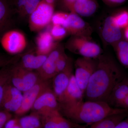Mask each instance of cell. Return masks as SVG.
<instances>
[{
	"mask_svg": "<svg viewBox=\"0 0 128 128\" xmlns=\"http://www.w3.org/2000/svg\"><path fill=\"white\" fill-rule=\"evenodd\" d=\"M14 11L12 0H0V36L9 30Z\"/></svg>",
	"mask_w": 128,
	"mask_h": 128,
	"instance_id": "obj_18",
	"label": "cell"
},
{
	"mask_svg": "<svg viewBox=\"0 0 128 128\" xmlns=\"http://www.w3.org/2000/svg\"><path fill=\"white\" fill-rule=\"evenodd\" d=\"M18 62L11 65V83L23 92L33 86L41 78L36 72L24 68Z\"/></svg>",
	"mask_w": 128,
	"mask_h": 128,
	"instance_id": "obj_4",
	"label": "cell"
},
{
	"mask_svg": "<svg viewBox=\"0 0 128 128\" xmlns=\"http://www.w3.org/2000/svg\"><path fill=\"white\" fill-rule=\"evenodd\" d=\"M36 53L38 55L48 56L58 45L54 41L50 32H41L36 38Z\"/></svg>",
	"mask_w": 128,
	"mask_h": 128,
	"instance_id": "obj_17",
	"label": "cell"
},
{
	"mask_svg": "<svg viewBox=\"0 0 128 128\" xmlns=\"http://www.w3.org/2000/svg\"><path fill=\"white\" fill-rule=\"evenodd\" d=\"M114 128H128V115L119 122Z\"/></svg>",
	"mask_w": 128,
	"mask_h": 128,
	"instance_id": "obj_37",
	"label": "cell"
},
{
	"mask_svg": "<svg viewBox=\"0 0 128 128\" xmlns=\"http://www.w3.org/2000/svg\"><path fill=\"white\" fill-rule=\"evenodd\" d=\"M118 108H124L128 110V94L123 102L119 105Z\"/></svg>",
	"mask_w": 128,
	"mask_h": 128,
	"instance_id": "obj_38",
	"label": "cell"
},
{
	"mask_svg": "<svg viewBox=\"0 0 128 128\" xmlns=\"http://www.w3.org/2000/svg\"><path fill=\"white\" fill-rule=\"evenodd\" d=\"M98 8L96 0H78L74 4L70 12L82 16H90L96 12Z\"/></svg>",
	"mask_w": 128,
	"mask_h": 128,
	"instance_id": "obj_21",
	"label": "cell"
},
{
	"mask_svg": "<svg viewBox=\"0 0 128 128\" xmlns=\"http://www.w3.org/2000/svg\"><path fill=\"white\" fill-rule=\"evenodd\" d=\"M112 16L114 24L120 29L128 26V11L122 10Z\"/></svg>",
	"mask_w": 128,
	"mask_h": 128,
	"instance_id": "obj_26",
	"label": "cell"
},
{
	"mask_svg": "<svg viewBox=\"0 0 128 128\" xmlns=\"http://www.w3.org/2000/svg\"><path fill=\"white\" fill-rule=\"evenodd\" d=\"M19 124L22 128H43L42 116L34 112L19 118Z\"/></svg>",
	"mask_w": 128,
	"mask_h": 128,
	"instance_id": "obj_23",
	"label": "cell"
},
{
	"mask_svg": "<svg viewBox=\"0 0 128 128\" xmlns=\"http://www.w3.org/2000/svg\"><path fill=\"white\" fill-rule=\"evenodd\" d=\"M84 93L78 86L74 74L64 96L59 102V105L68 106L76 104L83 101Z\"/></svg>",
	"mask_w": 128,
	"mask_h": 128,
	"instance_id": "obj_14",
	"label": "cell"
},
{
	"mask_svg": "<svg viewBox=\"0 0 128 128\" xmlns=\"http://www.w3.org/2000/svg\"><path fill=\"white\" fill-rule=\"evenodd\" d=\"M70 58L66 55L64 51L60 55L57 61L56 65V74L61 72L65 68Z\"/></svg>",
	"mask_w": 128,
	"mask_h": 128,
	"instance_id": "obj_30",
	"label": "cell"
},
{
	"mask_svg": "<svg viewBox=\"0 0 128 128\" xmlns=\"http://www.w3.org/2000/svg\"><path fill=\"white\" fill-rule=\"evenodd\" d=\"M105 4L108 6H118L125 2L126 0H102Z\"/></svg>",
	"mask_w": 128,
	"mask_h": 128,
	"instance_id": "obj_35",
	"label": "cell"
},
{
	"mask_svg": "<svg viewBox=\"0 0 128 128\" xmlns=\"http://www.w3.org/2000/svg\"><path fill=\"white\" fill-rule=\"evenodd\" d=\"M41 0H29L25 8L22 17L30 16L36 9Z\"/></svg>",
	"mask_w": 128,
	"mask_h": 128,
	"instance_id": "obj_32",
	"label": "cell"
},
{
	"mask_svg": "<svg viewBox=\"0 0 128 128\" xmlns=\"http://www.w3.org/2000/svg\"><path fill=\"white\" fill-rule=\"evenodd\" d=\"M29 0H12L14 10L21 16L24 12Z\"/></svg>",
	"mask_w": 128,
	"mask_h": 128,
	"instance_id": "obj_31",
	"label": "cell"
},
{
	"mask_svg": "<svg viewBox=\"0 0 128 128\" xmlns=\"http://www.w3.org/2000/svg\"><path fill=\"white\" fill-rule=\"evenodd\" d=\"M21 56L18 54L11 57L0 53V68L18 62Z\"/></svg>",
	"mask_w": 128,
	"mask_h": 128,
	"instance_id": "obj_28",
	"label": "cell"
},
{
	"mask_svg": "<svg viewBox=\"0 0 128 128\" xmlns=\"http://www.w3.org/2000/svg\"><path fill=\"white\" fill-rule=\"evenodd\" d=\"M59 108L58 102L52 89L50 87L38 96L31 110L43 116L56 110H59Z\"/></svg>",
	"mask_w": 128,
	"mask_h": 128,
	"instance_id": "obj_9",
	"label": "cell"
},
{
	"mask_svg": "<svg viewBox=\"0 0 128 128\" xmlns=\"http://www.w3.org/2000/svg\"><path fill=\"white\" fill-rule=\"evenodd\" d=\"M54 6L42 0L29 16V26L32 32L40 31L51 22L54 13Z\"/></svg>",
	"mask_w": 128,
	"mask_h": 128,
	"instance_id": "obj_5",
	"label": "cell"
},
{
	"mask_svg": "<svg viewBox=\"0 0 128 128\" xmlns=\"http://www.w3.org/2000/svg\"><path fill=\"white\" fill-rule=\"evenodd\" d=\"M63 27L72 36L92 38V30L91 26L75 13L69 14Z\"/></svg>",
	"mask_w": 128,
	"mask_h": 128,
	"instance_id": "obj_10",
	"label": "cell"
},
{
	"mask_svg": "<svg viewBox=\"0 0 128 128\" xmlns=\"http://www.w3.org/2000/svg\"><path fill=\"white\" fill-rule=\"evenodd\" d=\"M66 46L70 52L82 57L96 59L102 54L100 47L92 38L72 36Z\"/></svg>",
	"mask_w": 128,
	"mask_h": 128,
	"instance_id": "obj_3",
	"label": "cell"
},
{
	"mask_svg": "<svg viewBox=\"0 0 128 128\" xmlns=\"http://www.w3.org/2000/svg\"><path fill=\"white\" fill-rule=\"evenodd\" d=\"M128 94V79L124 78L112 90L107 103L113 107L118 108Z\"/></svg>",
	"mask_w": 128,
	"mask_h": 128,
	"instance_id": "obj_19",
	"label": "cell"
},
{
	"mask_svg": "<svg viewBox=\"0 0 128 128\" xmlns=\"http://www.w3.org/2000/svg\"><path fill=\"white\" fill-rule=\"evenodd\" d=\"M97 65L84 92L86 100L107 102L112 90L124 77L114 58L102 54L96 58Z\"/></svg>",
	"mask_w": 128,
	"mask_h": 128,
	"instance_id": "obj_1",
	"label": "cell"
},
{
	"mask_svg": "<svg viewBox=\"0 0 128 128\" xmlns=\"http://www.w3.org/2000/svg\"><path fill=\"white\" fill-rule=\"evenodd\" d=\"M12 117L11 113L3 109H0V128H3L6 123Z\"/></svg>",
	"mask_w": 128,
	"mask_h": 128,
	"instance_id": "obj_33",
	"label": "cell"
},
{
	"mask_svg": "<svg viewBox=\"0 0 128 128\" xmlns=\"http://www.w3.org/2000/svg\"><path fill=\"white\" fill-rule=\"evenodd\" d=\"M68 14L69 13L64 12H57L54 13L51 20L53 25H60L63 26Z\"/></svg>",
	"mask_w": 128,
	"mask_h": 128,
	"instance_id": "obj_29",
	"label": "cell"
},
{
	"mask_svg": "<svg viewBox=\"0 0 128 128\" xmlns=\"http://www.w3.org/2000/svg\"><path fill=\"white\" fill-rule=\"evenodd\" d=\"M96 65V58L88 57H80L74 62V76L78 86L84 94L89 80L95 71Z\"/></svg>",
	"mask_w": 128,
	"mask_h": 128,
	"instance_id": "obj_7",
	"label": "cell"
},
{
	"mask_svg": "<svg viewBox=\"0 0 128 128\" xmlns=\"http://www.w3.org/2000/svg\"><path fill=\"white\" fill-rule=\"evenodd\" d=\"M128 115V112L113 114L92 124L89 126L76 124L75 128H114Z\"/></svg>",
	"mask_w": 128,
	"mask_h": 128,
	"instance_id": "obj_20",
	"label": "cell"
},
{
	"mask_svg": "<svg viewBox=\"0 0 128 128\" xmlns=\"http://www.w3.org/2000/svg\"><path fill=\"white\" fill-rule=\"evenodd\" d=\"M124 35L125 38L127 40H128V26L124 28Z\"/></svg>",
	"mask_w": 128,
	"mask_h": 128,
	"instance_id": "obj_39",
	"label": "cell"
},
{
	"mask_svg": "<svg viewBox=\"0 0 128 128\" xmlns=\"http://www.w3.org/2000/svg\"><path fill=\"white\" fill-rule=\"evenodd\" d=\"M78 0H63L64 6L70 12L72 11L74 4Z\"/></svg>",
	"mask_w": 128,
	"mask_h": 128,
	"instance_id": "obj_36",
	"label": "cell"
},
{
	"mask_svg": "<svg viewBox=\"0 0 128 128\" xmlns=\"http://www.w3.org/2000/svg\"><path fill=\"white\" fill-rule=\"evenodd\" d=\"M73 64L70 58L68 64L64 70L56 75L52 78V90L59 102L70 81L73 74Z\"/></svg>",
	"mask_w": 128,
	"mask_h": 128,
	"instance_id": "obj_11",
	"label": "cell"
},
{
	"mask_svg": "<svg viewBox=\"0 0 128 128\" xmlns=\"http://www.w3.org/2000/svg\"><path fill=\"white\" fill-rule=\"evenodd\" d=\"M0 44L3 49L11 55H18L24 50L27 45L25 35L16 30H9L0 38Z\"/></svg>",
	"mask_w": 128,
	"mask_h": 128,
	"instance_id": "obj_6",
	"label": "cell"
},
{
	"mask_svg": "<svg viewBox=\"0 0 128 128\" xmlns=\"http://www.w3.org/2000/svg\"><path fill=\"white\" fill-rule=\"evenodd\" d=\"M48 56L34 55L33 54H26L21 56L18 64L25 68L30 70H37L42 66Z\"/></svg>",
	"mask_w": 128,
	"mask_h": 128,
	"instance_id": "obj_22",
	"label": "cell"
},
{
	"mask_svg": "<svg viewBox=\"0 0 128 128\" xmlns=\"http://www.w3.org/2000/svg\"><path fill=\"white\" fill-rule=\"evenodd\" d=\"M45 1L47 3L54 6L57 0H45Z\"/></svg>",
	"mask_w": 128,
	"mask_h": 128,
	"instance_id": "obj_40",
	"label": "cell"
},
{
	"mask_svg": "<svg viewBox=\"0 0 128 128\" xmlns=\"http://www.w3.org/2000/svg\"><path fill=\"white\" fill-rule=\"evenodd\" d=\"M13 128H22V127H21V126H20V124H19V123L18 124H17L16 125L15 127H14Z\"/></svg>",
	"mask_w": 128,
	"mask_h": 128,
	"instance_id": "obj_41",
	"label": "cell"
},
{
	"mask_svg": "<svg viewBox=\"0 0 128 128\" xmlns=\"http://www.w3.org/2000/svg\"><path fill=\"white\" fill-rule=\"evenodd\" d=\"M114 46L120 62L124 66L128 67V42L121 40Z\"/></svg>",
	"mask_w": 128,
	"mask_h": 128,
	"instance_id": "obj_25",
	"label": "cell"
},
{
	"mask_svg": "<svg viewBox=\"0 0 128 128\" xmlns=\"http://www.w3.org/2000/svg\"><path fill=\"white\" fill-rule=\"evenodd\" d=\"M64 52V47L59 44L57 48L48 56L42 66L36 70L41 79L50 80L56 75L57 61Z\"/></svg>",
	"mask_w": 128,
	"mask_h": 128,
	"instance_id": "obj_12",
	"label": "cell"
},
{
	"mask_svg": "<svg viewBox=\"0 0 128 128\" xmlns=\"http://www.w3.org/2000/svg\"><path fill=\"white\" fill-rule=\"evenodd\" d=\"M22 98V92L10 83L5 91L1 109L15 114L20 107Z\"/></svg>",
	"mask_w": 128,
	"mask_h": 128,
	"instance_id": "obj_13",
	"label": "cell"
},
{
	"mask_svg": "<svg viewBox=\"0 0 128 128\" xmlns=\"http://www.w3.org/2000/svg\"><path fill=\"white\" fill-rule=\"evenodd\" d=\"M60 113L73 123L90 125L106 117L128 112V110L113 107L106 102L86 100L68 106L59 105Z\"/></svg>",
	"mask_w": 128,
	"mask_h": 128,
	"instance_id": "obj_2",
	"label": "cell"
},
{
	"mask_svg": "<svg viewBox=\"0 0 128 128\" xmlns=\"http://www.w3.org/2000/svg\"><path fill=\"white\" fill-rule=\"evenodd\" d=\"M42 117L43 128H75L76 124L63 116L59 110Z\"/></svg>",
	"mask_w": 128,
	"mask_h": 128,
	"instance_id": "obj_16",
	"label": "cell"
},
{
	"mask_svg": "<svg viewBox=\"0 0 128 128\" xmlns=\"http://www.w3.org/2000/svg\"><path fill=\"white\" fill-rule=\"evenodd\" d=\"M51 87L50 80L40 79L30 89L24 92L20 107L14 114L16 117H20L32 110L33 106L38 96L46 89Z\"/></svg>",
	"mask_w": 128,
	"mask_h": 128,
	"instance_id": "obj_8",
	"label": "cell"
},
{
	"mask_svg": "<svg viewBox=\"0 0 128 128\" xmlns=\"http://www.w3.org/2000/svg\"><path fill=\"white\" fill-rule=\"evenodd\" d=\"M11 64L0 68V109L2 108L5 91L8 86L11 83Z\"/></svg>",
	"mask_w": 128,
	"mask_h": 128,
	"instance_id": "obj_24",
	"label": "cell"
},
{
	"mask_svg": "<svg viewBox=\"0 0 128 128\" xmlns=\"http://www.w3.org/2000/svg\"><path fill=\"white\" fill-rule=\"evenodd\" d=\"M19 123V118H12L7 121L3 128H13Z\"/></svg>",
	"mask_w": 128,
	"mask_h": 128,
	"instance_id": "obj_34",
	"label": "cell"
},
{
	"mask_svg": "<svg viewBox=\"0 0 128 128\" xmlns=\"http://www.w3.org/2000/svg\"><path fill=\"white\" fill-rule=\"evenodd\" d=\"M101 35L106 43L113 46L121 40L122 35L121 29L114 24L112 16H109L105 19L101 30Z\"/></svg>",
	"mask_w": 128,
	"mask_h": 128,
	"instance_id": "obj_15",
	"label": "cell"
},
{
	"mask_svg": "<svg viewBox=\"0 0 128 128\" xmlns=\"http://www.w3.org/2000/svg\"><path fill=\"white\" fill-rule=\"evenodd\" d=\"M50 33L55 41H58L64 38L68 34L66 29L60 25H53Z\"/></svg>",
	"mask_w": 128,
	"mask_h": 128,
	"instance_id": "obj_27",
	"label": "cell"
}]
</instances>
